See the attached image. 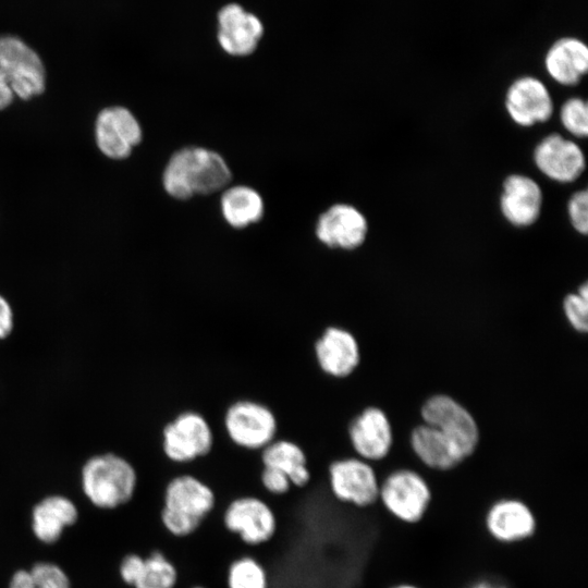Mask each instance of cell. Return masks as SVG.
I'll return each instance as SVG.
<instances>
[{
    "mask_svg": "<svg viewBox=\"0 0 588 588\" xmlns=\"http://www.w3.org/2000/svg\"><path fill=\"white\" fill-rule=\"evenodd\" d=\"M79 480L85 498L94 506L113 510L134 498L138 475L125 456L113 451H102L84 460Z\"/></svg>",
    "mask_w": 588,
    "mask_h": 588,
    "instance_id": "obj_1",
    "label": "cell"
},
{
    "mask_svg": "<svg viewBox=\"0 0 588 588\" xmlns=\"http://www.w3.org/2000/svg\"><path fill=\"white\" fill-rule=\"evenodd\" d=\"M230 181L231 171L223 158L200 147H188L175 152L163 172L164 189L177 199L216 193Z\"/></svg>",
    "mask_w": 588,
    "mask_h": 588,
    "instance_id": "obj_2",
    "label": "cell"
},
{
    "mask_svg": "<svg viewBox=\"0 0 588 588\" xmlns=\"http://www.w3.org/2000/svg\"><path fill=\"white\" fill-rule=\"evenodd\" d=\"M216 504V493L205 481L189 474L175 476L163 491L161 525L170 536L191 537L200 529Z\"/></svg>",
    "mask_w": 588,
    "mask_h": 588,
    "instance_id": "obj_3",
    "label": "cell"
},
{
    "mask_svg": "<svg viewBox=\"0 0 588 588\" xmlns=\"http://www.w3.org/2000/svg\"><path fill=\"white\" fill-rule=\"evenodd\" d=\"M431 489L425 478L412 469L390 473L379 486V498L387 512L400 523L416 525L426 516Z\"/></svg>",
    "mask_w": 588,
    "mask_h": 588,
    "instance_id": "obj_4",
    "label": "cell"
},
{
    "mask_svg": "<svg viewBox=\"0 0 588 588\" xmlns=\"http://www.w3.org/2000/svg\"><path fill=\"white\" fill-rule=\"evenodd\" d=\"M223 528L248 547L269 543L278 531L273 509L256 495H241L231 500L221 517Z\"/></svg>",
    "mask_w": 588,
    "mask_h": 588,
    "instance_id": "obj_5",
    "label": "cell"
},
{
    "mask_svg": "<svg viewBox=\"0 0 588 588\" xmlns=\"http://www.w3.org/2000/svg\"><path fill=\"white\" fill-rule=\"evenodd\" d=\"M0 71L19 98L26 100L45 90L46 71L40 57L16 36H0Z\"/></svg>",
    "mask_w": 588,
    "mask_h": 588,
    "instance_id": "obj_6",
    "label": "cell"
},
{
    "mask_svg": "<svg viewBox=\"0 0 588 588\" xmlns=\"http://www.w3.org/2000/svg\"><path fill=\"white\" fill-rule=\"evenodd\" d=\"M424 424L442 432L468 457L479 441V429L473 415L456 400L444 394L429 397L421 407Z\"/></svg>",
    "mask_w": 588,
    "mask_h": 588,
    "instance_id": "obj_7",
    "label": "cell"
},
{
    "mask_svg": "<svg viewBox=\"0 0 588 588\" xmlns=\"http://www.w3.org/2000/svg\"><path fill=\"white\" fill-rule=\"evenodd\" d=\"M328 474L331 493L338 501L357 509L378 501L380 482L369 462L359 457L336 460L329 465Z\"/></svg>",
    "mask_w": 588,
    "mask_h": 588,
    "instance_id": "obj_8",
    "label": "cell"
},
{
    "mask_svg": "<svg viewBox=\"0 0 588 588\" xmlns=\"http://www.w3.org/2000/svg\"><path fill=\"white\" fill-rule=\"evenodd\" d=\"M212 444V430L205 417L196 412L177 415L162 429L163 453L174 463H189L205 456Z\"/></svg>",
    "mask_w": 588,
    "mask_h": 588,
    "instance_id": "obj_9",
    "label": "cell"
},
{
    "mask_svg": "<svg viewBox=\"0 0 588 588\" xmlns=\"http://www.w3.org/2000/svg\"><path fill=\"white\" fill-rule=\"evenodd\" d=\"M224 428L236 445L248 450H262L274 439L277 419L264 404L238 401L226 409Z\"/></svg>",
    "mask_w": 588,
    "mask_h": 588,
    "instance_id": "obj_10",
    "label": "cell"
},
{
    "mask_svg": "<svg viewBox=\"0 0 588 588\" xmlns=\"http://www.w3.org/2000/svg\"><path fill=\"white\" fill-rule=\"evenodd\" d=\"M483 526L494 541L514 544L535 535L537 517L531 507L523 500L502 498L487 509Z\"/></svg>",
    "mask_w": 588,
    "mask_h": 588,
    "instance_id": "obj_11",
    "label": "cell"
},
{
    "mask_svg": "<svg viewBox=\"0 0 588 588\" xmlns=\"http://www.w3.org/2000/svg\"><path fill=\"white\" fill-rule=\"evenodd\" d=\"M532 158L538 170L558 183L576 181L586 168V158L579 145L559 133L543 137L536 145Z\"/></svg>",
    "mask_w": 588,
    "mask_h": 588,
    "instance_id": "obj_12",
    "label": "cell"
},
{
    "mask_svg": "<svg viewBox=\"0 0 588 588\" xmlns=\"http://www.w3.org/2000/svg\"><path fill=\"white\" fill-rule=\"evenodd\" d=\"M504 106L511 120L523 127L547 122L554 109L546 84L530 75L512 82L505 93Z\"/></svg>",
    "mask_w": 588,
    "mask_h": 588,
    "instance_id": "obj_13",
    "label": "cell"
},
{
    "mask_svg": "<svg viewBox=\"0 0 588 588\" xmlns=\"http://www.w3.org/2000/svg\"><path fill=\"white\" fill-rule=\"evenodd\" d=\"M95 135L102 154L112 159H124L139 144L142 128L126 108L111 107L98 114Z\"/></svg>",
    "mask_w": 588,
    "mask_h": 588,
    "instance_id": "obj_14",
    "label": "cell"
},
{
    "mask_svg": "<svg viewBox=\"0 0 588 588\" xmlns=\"http://www.w3.org/2000/svg\"><path fill=\"white\" fill-rule=\"evenodd\" d=\"M543 194L540 185L530 176L510 174L502 184L500 210L504 219L516 228H526L539 219Z\"/></svg>",
    "mask_w": 588,
    "mask_h": 588,
    "instance_id": "obj_15",
    "label": "cell"
},
{
    "mask_svg": "<svg viewBox=\"0 0 588 588\" xmlns=\"http://www.w3.org/2000/svg\"><path fill=\"white\" fill-rule=\"evenodd\" d=\"M368 222L354 206L336 204L323 212L317 222L316 234L331 248L355 249L365 242Z\"/></svg>",
    "mask_w": 588,
    "mask_h": 588,
    "instance_id": "obj_16",
    "label": "cell"
},
{
    "mask_svg": "<svg viewBox=\"0 0 588 588\" xmlns=\"http://www.w3.org/2000/svg\"><path fill=\"white\" fill-rule=\"evenodd\" d=\"M262 33L260 20L236 3L226 4L218 13V41L231 56L250 54Z\"/></svg>",
    "mask_w": 588,
    "mask_h": 588,
    "instance_id": "obj_17",
    "label": "cell"
},
{
    "mask_svg": "<svg viewBox=\"0 0 588 588\" xmlns=\"http://www.w3.org/2000/svg\"><path fill=\"white\" fill-rule=\"evenodd\" d=\"M350 440L359 458L367 462L384 458L392 445V428L385 413L367 407L348 428Z\"/></svg>",
    "mask_w": 588,
    "mask_h": 588,
    "instance_id": "obj_18",
    "label": "cell"
},
{
    "mask_svg": "<svg viewBox=\"0 0 588 588\" xmlns=\"http://www.w3.org/2000/svg\"><path fill=\"white\" fill-rule=\"evenodd\" d=\"M315 354L321 370L335 378L350 376L360 362L355 336L339 327L327 328L315 344Z\"/></svg>",
    "mask_w": 588,
    "mask_h": 588,
    "instance_id": "obj_19",
    "label": "cell"
},
{
    "mask_svg": "<svg viewBox=\"0 0 588 588\" xmlns=\"http://www.w3.org/2000/svg\"><path fill=\"white\" fill-rule=\"evenodd\" d=\"M78 510L66 495L49 494L39 500L32 509V530L45 544L56 543L66 527L76 523Z\"/></svg>",
    "mask_w": 588,
    "mask_h": 588,
    "instance_id": "obj_20",
    "label": "cell"
},
{
    "mask_svg": "<svg viewBox=\"0 0 588 588\" xmlns=\"http://www.w3.org/2000/svg\"><path fill=\"white\" fill-rule=\"evenodd\" d=\"M544 68L556 83L576 85L588 71V47L576 37H562L548 49Z\"/></svg>",
    "mask_w": 588,
    "mask_h": 588,
    "instance_id": "obj_21",
    "label": "cell"
},
{
    "mask_svg": "<svg viewBox=\"0 0 588 588\" xmlns=\"http://www.w3.org/2000/svg\"><path fill=\"white\" fill-rule=\"evenodd\" d=\"M411 445L420 462L436 470H450L466 458L442 432L424 422L413 429Z\"/></svg>",
    "mask_w": 588,
    "mask_h": 588,
    "instance_id": "obj_22",
    "label": "cell"
},
{
    "mask_svg": "<svg viewBox=\"0 0 588 588\" xmlns=\"http://www.w3.org/2000/svg\"><path fill=\"white\" fill-rule=\"evenodd\" d=\"M264 466L273 467L284 473L297 488L305 487L310 480L307 458L303 449L289 440H277L262 449Z\"/></svg>",
    "mask_w": 588,
    "mask_h": 588,
    "instance_id": "obj_23",
    "label": "cell"
},
{
    "mask_svg": "<svg viewBox=\"0 0 588 588\" xmlns=\"http://www.w3.org/2000/svg\"><path fill=\"white\" fill-rule=\"evenodd\" d=\"M221 209L226 222L237 229L259 221L264 215L260 195L247 186H234L221 197Z\"/></svg>",
    "mask_w": 588,
    "mask_h": 588,
    "instance_id": "obj_24",
    "label": "cell"
},
{
    "mask_svg": "<svg viewBox=\"0 0 588 588\" xmlns=\"http://www.w3.org/2000/svg\"><path fill=\"white\" fill-rule=\"evenodd\" d=\"M180 580L177 566L162 551L144 556V564L133 588H175Z\"/></svg>",
    "mask_w": 588,
    "mask_h": 588,
    "instance_id": "obj_25",
    "label": "cell"
},
{
    "mask_svg": "<svg viewBox=\"0 0 588 588\" xmlns=\"http://www.w3.org/2000/svg\"><path fill=\"white\" fill-rule=\"evenodd\" d=\"M225 584L226 588H270L266 567L249 554L240 555L229 563Z\"/></svg>",
    "mask_w": 588,
    "mask_h": 588,
    "instance_id": "obj_26",
    "label": "cell"
},
{
    "mask_svg": "<svg viewBox=\"0 0 588 588\" xmlns=\"http://www.w3.org/2000/svg\"><path fill=\"white\" fill-rule=\"evenodd\" d=\"M562 126L571 135L581 138L588 134V107L580 97L568 98L560 108Z\"/></svg>",
    "mask_w": 588,
    "mask_h": 588,
    "instance_id": "obj_27",
    "label": "cell"
},
{
    "mask_svg": "<svg viewBox=\"0 0 588 588\" xmlns=\"http://www.w3.org/2000/svg\"><path fill=\"white\" fill-rule=\"evenodd\" d=\"M564 315L569 324L578 332L588 329V285L583 283L577 292L569 293L563 301Z\"/></svg>",
    "mask_w": 588,
    "mask_h": 588,
    "instance_id": "obj_28",
    "label": "cell"
},
{
    "mask_svg": "<svg viewBox=\"0 0 588 588\" xmlns=\"http://www.w3.org/2000/svg\"><path fill=\"white\" fill-rule=\"evenodd\" d=\"M29 588H71L66 573L51 562H37L29 569Z\"/></svg>",
    "mask_w": 588,
    "mask_h": 588,
    "instance_id": "obj_29",
    "label": "cell"
},
{
    "mask_svg": "<svg viewBox=\"0 0 588 588\" xmlns=\"http://www.w3.org/2000/svg\"><path fill=\"white\" fill-rule=\"evenodd\" d=\"M567 215L575 231L586 235L588 231V193L586 189L572 194L567 201Z\"/></svg>",
    "mask_w": 588,
    "mask_h": 588,
    "instance_id": "obj_30",
    "label": "cell"
},
{
    "mask_svg": "<svg viewBox=\"0 0 588 588\" xmlns=\"http://www.w3.org/2000/svg\"><path fill=\"white\" fill-rule=\"evenodd\" d=\"M260 482L264 489L273 495L286 494L293 487L291 480L284 473L268 466L262 467Z\"/></svg>",
    "mask_w": 588,
    "mask_h": 588,
    "instance_id": "obj_31",
    "label": "cell"
},
{
    "mask_svg": "<svg viewBox=\"0 0 588 588\" xmlns=\"http://www.w3.org/2000/svg\"><path fill=\"white\" fill-rule=\"evenodd\" d=\"M16 313L10 299L0 293V343L8 341L14 333Z\"/></svg>",
    "mask_w": 588,
    "mask_h": 588,
    "instance_id": "obj_32",
    "label": "cell"
},
{
    "mask_svg": "<svg viewBox=\"0 0 588 588\" xmlns=\"http://www.w3.org/2000/svg\"><path fill=\"white\" fill-rule=\"evenodd\" d=\"M144 564V556L138 553L126 554L119 566L121 579L128 586L133 587L138 578Z\"/></svg>",
    "mask_w": 588,
    "mask_h": 588,
    "instance_id": "obj_33",
    "label": "cell"
},
{
    "mask_svg": "<svg viewBox=\"0 0 588 588\" xmlns=\"http://www.w3.org/2000/svg\"><path fill=\"white\" fill-rule=\"evenodd\" d=\"M14 96L10 83L0 71V110L7 108L12 102Z\"/></svg>",
    "mask_w": 588,
    "mask_h": 588,
    "instance_id": "obj_34",
    "label": "cell"
},
{
    "mask_svg": "<svg viewBox=\"0 0 588 588\" xmlns=\"http://www.w3.org/2000/svg\"><path fill=\"white\" fill-rule=\"evenodd\" d=\"M30 575L28 569L16 571L9 583V588H29Z\"/></svg>",
    "mask_w": 588,
    "mask_h": 588,
    "instance_id": "obj_35",
    "label": "cell"
},
{
    "mask_svg": "<svg viewBox=\"0 0 588 588\" xmlns=\"http://www.w3.org/2000/svg\"><path fill=\"white\" fill-rule=\"evenodd\" d=\"M467 588H507L505 585L490 579H480L470 584Z\"/></svg>",
    "mask_w": 588,
    "mask_h": 588,
    "instance_id": "obj_36",
    "label": "cell"
},
{
    "mask_svg": "<svg viewBox=\"0 0 588 588\" xmlns=\"http://www.w3.org/2000/svg\"><path fill=\"white\" fill-rule=\"evenodd\" d=\"M389 588H422V587H420L419 585H416L414 583H405V581H403V583L392 585Z\"/></svg>",
    "mask_w": 588,
    "mask_h": 588,
    "instance_id": "obj_37",
    "label": "cell"
},
{
    "mask_svg": "<svg viewBox=\"0 0 588 588\" xmlns=\"http://www.w3.org/2000/svg\"><path fill=\"white\" fill-rule=\"evenodd\" d=\"M189 588H207V587L204 586V585H198V584H196V585H194V586H192V587H189Z\"/></svg>",
    "mask_w": 588,
    "mask_h": 588,
    "instance_id": "obj_38",
    "label": "cell"
}]
</instances>
